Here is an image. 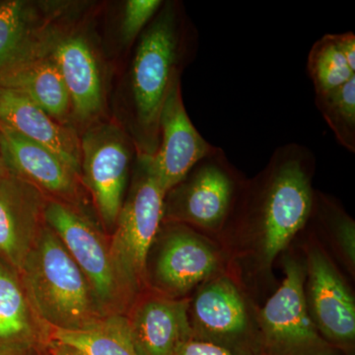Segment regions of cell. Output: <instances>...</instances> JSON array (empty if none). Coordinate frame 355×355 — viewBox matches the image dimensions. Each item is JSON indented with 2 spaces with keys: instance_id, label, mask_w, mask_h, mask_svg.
Returning a JSON list of instances; mask_svg holds the SVG:
<instances>
[{
  "instance_id": "cell-8",
  "label": "cell",
  "mask_w": 355,
  "mask_h": 355,
  "mask_svg": "<svg viewBox=\"0 0 355 355\" xmlns=\"http://www.w3.org/2000/svg\"><path fill=\"white\" fill-rule=\"evenodd\" d=\"M79 6L73 2L28 0L0 4V76L51 55L58 40L77 23Z\"/></svg>"
},
{
  "instance_id": "cell-11",
  "label": "cell",
  "mask_w": 355,
  "mask_h": 355,
  "mask_svg": "<svg viewBox=\"0 0 355 355\" xmlns=\"http://www.w3.org/2000/svg\"><path fill=\"white\" fill-rule=\"evenodd\" d=\"M212 146L191 123L182 94L181 77L173 83L159 120L157 150L149 168L165 195L179 184L198 161L214 153Z\"/></svg>"
},
{
  "instance_id": "cell-25",
  "label": "cell",
  "mask_w": 355,
  "mask_h": 355,
  "mask_svg": "<svg viewBox=\"0 0 355 355\" xmlns=\"http://www.w3.org/2000/svg\"><path fill=\"white\" fill-rule=\"evenodd\" d=\"M174 355H234L231 350L211 342L191 338L178 347Z\"/></svg>"
},
{
  "instance_id": "cell-22",
  "label": "cell",
  "mask_w": 355,
  "mask_h": 355,
  "mask_svg": "<svg viewBox=\"0 0 355 355\" xmlns=\"http://www.w3.org/2000/svg\"><path fill=\"white\" fill-rule=\"evenodd\" d=\"M307 71L315 94L340 87L355 76L343 55L338 34H326L315 42L308 55Z\"/></svg>"
},
{
  "instance_id": "cell-26",
  "label": "cell",
  "mask_w": 355,
  "mask_h": 355,
  "mask_svg": "<svg viewBox=\"0 0 355 355\" xmlns=\"http://www.w3.org/2000/svg\"><path fill=\"white\" fill-rule=\"evenodd\" d=\"M338 43L350 69L355 71V34L354 32L338 34Z\"/></svg>"
},
{
  "instance_id": "cell-21",
  "label": "cell",
  "mask_w": 355,
  "mask_h": 355,
  "mask_svg": "<svg viewBox=\"0 0 355 355\" xmlns=\"http://www.w3.org/2000/svg\"><path fill=\"white\" fill-rule=\"evenodd\" d=\"M51 338L89 355H139L130 338L127 317L123 314L110 315L86 331H53Z\"/></svg>"
},
{
  "instance_id": "cell-27",
  "label": "cell",
  "mask_w": 355,
  "mask_h": 355,
  "mask_svg": "<svg viewBox=\"0 0 355 355\" xmlns=\"http://www.w3.org/2000/svg\"><path fill=\"white\" fill-rule=\"evenodd\" d=\"M48 350L51 355H89L84 350L51 338Z\"/></svg>"
},
{
  "instance_id": "cell-23",
  "label": "cell",
  "mask_w": 355,
  "mask_h": 355,
  "mask_svg": "<svg viewBox=\"0 0 355 355\" xmlns=\"http://www.w3.org/2000/svg\"><path fill=\"white\" fill-rule=\"evenodd\" d=\"M315 104L338 144L355 153V76L340 87L316 94Z\"/></svg>"
},
{
  "instance_id": "cell-5",
  "label": "cell",
  "mask_w": 355,
  "mask_h": 355,
  "mask_svg": "<svg viewBox=\"0 0 355 355\" xmlns=\"http://www.w3.org/2000/svg\"><path fill=\"white\" fill-rule=\"evenodd\" d=\"M79 139L81 182L105 227L114 230L137 157L135 144L121 123L105 119L83 130Z\"/></svg>"
},
{
  "instance_id": "cell-2",
  "label": "cell",
  "mask_w": 355,
  "mask_h": 355,
  "mask_svg": "<svg viewBox=\"0 0 355 355\" xmlns=\"http://www.w3.org/2000/svg\"><path fill=\"white\" fill-rule=\"evenodd\" d=\"M315 156L307 146L288 144L279 146L268 165L254 181L243 184L233 209L240 220L258 235L266 265L309 221L315 193L312 178Z\"/></svg>"
},
{
  "instance_id": "cell-20",
  "label": "cell",
  "mask_w": 355,
  "mask_h": 355,
  "mask_svg": "<svg viewBox=\"0 0 355 355\" xmlns=\"http://www.w3.org/2000/svg\"><path fill=\"white\" fill-rule=\"evenodd\" d=\"M193 324L207 335L228 338L246 331V306L237 287L221 277L212 280L198 292L191 305Z\"/></svg>"
},
{
  "instance_id": "cell-14",
  "label": "cell",
  "mask_w": 355,
  "mask_h": 355,
  "mask_svg": "<svg viewBox=\"0 0 355 355\" xmlns=\"http://www.w3.org/2000/svg\"><path fill=\"white\" fill-rule=\"evenodd\" d=\"M49 198L9 172L0 184V261L20 273L40 231Z\"/></svg>"
},
{
  "instance_id": "cell-24",
  "label": "cell",
  "mask_w": 355,
  "mask_h": 355,
  "mask_svg": "<svg viewBox=\"0 0 355 355\" xmlns=\"http://www.w3.org/2000/svg\"><path fill=\"white\" fill-rule=\"evenodd\" d=\"M161 0H128L123 6L120 22L121 46L130 50L162 6Z\"/></svg>"
},
{
  "instance_id": "cell-12",
  "label": "cell",
  "mask_w": 355,
  "mask_h": 355,
  "mask_svg": "<svg viewBox=\"0 0 355 355\" xmlns=\"http://www.w3.org/2000/svg\"><path fill=\"white\" fill-rule=\"evenodd\" d=\"M0 139L7 169L57 200L88 216L87 191L80 176L62 159L38 142L0 125Z\"/></svg>"
},
{
  "instance_id": "cell-28",
  "label": "cell",
  "mask_w": 355,
  "mask_h": 355,
  "mask_svg": "<svg viewBox=\"0 0 355 355\" xmlns=\"http://www.w3.org/2000/svg\"><path fill=\"white\" fill-rule=\"evenodd\" d=\"M8 174L9 171L7 169L6 161H4L3 151H2L1 139H0V184Z\"/></svg>"
},
{
  "instance_id": "cell-3",
  "label": "cell",
  "mask_w": 355,
  "mask_h": 355,
  "mask_svg": "<svg viewBox=\"0 0 355 355\" xmlns=\"http://www.w3.org/2000/svg\"><path fill=\"white\" fill-rule=\"evenodd\" d=\"M19 275L35 310L53 331L89 330L107 317L83 270L46 223Z\"/></svg>"
},
{
  "instance_id": "cell-1",
  "label": "cell",
  "mask_w": 355,
  "mask_h": 355,
  "mask_svg": "<svg viewBox=\"0 0 355 355\" xmlns=\"http://www.w3.org/2000/svg\"><path fill=\"white\" fill-rule=\"evenodd\" d=\"M197 28L181 2L164 1L135 46L127 83V125L137 155L157 150L159 120L173 83L196 57Z\"/></svg>"
},
{
  "instance_id": "cell-10",
  "label": "cell",
  "mask_w": 355,
  "mask_h": 355,
  "mask_svg": "<svg viewBox=\"0 0 355 355\" xmlns=\"http://www.w3.org/2000/svg\"><path fill=\"white\" fill-rule=\"evenodd\" d=\"M156 240L155 258L146 266V275L167 297L184 295L216 272V251L184 224L163 221Z\"/></svg>"
},
{
  "instance_id": "cell-19",
  "label": "cell",
  "mask_w": 355,
  "mask_h": 355,
  "mask_svg": "<svg viewBox=\"0 0 355 355\" xmlns=\"http://www.w3.org/2000/svg\"><path fill=\"white\" fill-rule=\"evenodd\" d=\"M0 87L20 93L58 123L72 128L69 91L51 55L29 60L2 74Z\"/></svg>"
},
{
  "instance_id": "cell-7",
  "label": "cell",
  "mask_w": 355,
  "mask_h": 355,
  "mask_svg": "<svg viewBox=\"0 0 355 355\" xmlns=\"http://www.w3.org/2000/svg\"><path fill=\"white\" fill-rule=\"evenodd\" d=\"M44 218L90 282L106 316L121 315L130 302L116 275L110 243L92 219L53 200H48Z\"/></svg>"
},
{
  "instance_id": "cell-9",
  "label": "cell",
  "mask_w": 355,
  "mask_h": 355,
  "mask_svg": "<svg viewBox=\"0 0 355 355\" xmlns=\"http://www.w3.org/2000/svg\"><path fill=\"white\" fill-rule=\"evenodd\" d=\"M79 23L62 35L51 51L71 103V127L83 132L104 119L106 78L102 62Z\"/></svg>"
},
{
  "instance_id": "cell-13",
  "label": "cell",
  "mask_w": 355,
  "mask_h": 355,
  "mask_svg": "<svg viewBox=\"0 0 355 355\" xmlns=\"http://www.w3.org/2000/svg\"><path fill=\"white\" fill-rule=\"evenodd\" d=\"M305 275L296 261H287L286 277L260 312L266 342L286 354H299L323 345L304 291Z\"/></svg>"
},
{
  "instance_id": "cell-16",
  "label": "cell",
  "mask_w": 355,
  "mask_h": 355,
  "mask_svg": "<svg viewBox=\"0 0 355 355\" xmlns=\"http://www.w3.org/2000/svg\"><path fill=\"white\" fill-rule=\"evenodd\" d=\"M309 309L315 324L324 336L340 343L355 338V303L345 282L321 251L308 258Z\"/></svg>"
},
{
  "instance_id": "cell-15",
  "label": "cell",
  "mask_w": 355,
  "mask_h": 355,
  "mask_svg": "<svg viewBox=\"0 0 355 355\" xmlns=\"http://www.w3.org/2000/svg\"><path fill=\"white\" fill-rule=\"evenodd\" d=\"M53 330L35 310L19 273L0 261V355L48 349Z\"/></svg>"
},
{
  "instance_id": "cell-18",
  "label": "cell",
  "mask_w": 355,
  "mask_h": 355,
  "mask_svg": "<svg viewBox=\"0 0 355 355\" xmlns=\"http://www.w3.org/2000/svg\"><path fill=\"white\" fill-rule=\"evenodd\" d=\"M0 125L50 149L80 176L79 133L58 123L25 96L0 87Z\"/></svg>"
},
{
  "instance_id": "cell-4",
  "label": "cell",
  "mask_w": 355,
  "mask_h": 355,
  "mask_svg": "<svg viewBox=\"0 0 355 355\" xmlns=\"http://www.w3.org/2000/svg\"><path fill=\"white\" fill-rule=\"evenodd\" d=\"M164 198L148 158L137 154L132 184L110 242L114 268L128 302L146 279L147 259L163 222Z\"/></svg>"
},
{
  "instance_id": "cell-17",
  "label": "cell",
  "mask_w": 355,
  "mask_h": 355,
  "mask_svg": "<svg viewBox=\"0 0 355 355\" xmlns=\"http://www.w3.org/2000/svg\"><path fill=\"white\" fill-rule=\"evenodd\" d=\"M189 311V300L167 296L147 299L135 307L127 319L137 354L174 355L193 336Z\"/></svg>"
},
{
  "instance_id": "cell-6",
  "label": "cell",
  "mask_w": 355,
  "mask_h": 355,
  "mask_svg": "<svg viewBox=\"0 0 355 355\" xmlns=\"http://www.w3.org/2000/svg\"><path fill=\"white\" fill-rule=\"evenodd\" d=\"M243 184L225 153L218 147L198 161L166 193L163 221L216 230L230 216Z\"/></svg>"
}]
</instances>
